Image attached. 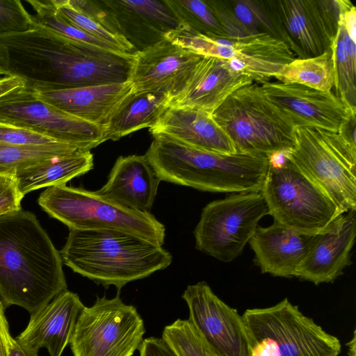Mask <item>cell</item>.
<instances>
[{
	"label": "cell",
	"instance_id": "obj_1",
	"mask_svg": "<svg viewBox=\"0 0 356 356\" xmlns=\"http://www.w3.org/2000/svg\"><path fill=\"white\" fill-rule=\"evenodd\" d=\"M136 56L64 37L37 24L0 35L6 76L33 91L57 90L130 81Z\"/></svg>",
	"mask_w": 356,
	"mask_h": 356
},
{
	"label": "cell",
	"instance_id": "obj_2",
	"mask_svg": "<svg viewBox=\"0 0 356 356\" xmlns=\"http://www.w3.org/2000/svg\"><path fill=\"white\" fill-rule=\"evenodd\" d=\"M60 252L31 212L0 216V296L31 314L67 289Z\"/></svg>",
	"mask_w": 356,
	"mask_h": 356
},
{
	"label": "cell",
	"instance_id": "obj_3",
	"mask_svg": "<svg viewBox=\"0 0 356 356\" xmlns=\"http://www.w3.org/2000/svg\"><path fill=\"white\" fill-rule=\"evenodd\" d=\"M145 156L160 181L217 193L260 191L270 156L198 149L163 135L154 136Z\"/></svg>",
	"mask_w": 356,
	"mask_h": 356
},
{
	"label": "cell",
	"instance_id": "obj_4",
	"mask_svg": "<svg viewBox=\"0 0 356 356\" xmlns=\"http://www.w3.org/2000/svg\"><path fill=\"white\" fill-rule=\"evenodd\" d=\"M60 252L74 273L119 293L127 283L168 267L171 254L163 246L126 232L70 229Z\"/></svg>",
	"mask_w": 356,
	"mask_h": 356
},
{
	"label": "cell",
	"instance_id": "obj_5",
	"mask_svg": "<svg viewBox=\"0 0 356 356\" xmlns=\"http://www.w3.org/2000/svg\"><path fill=\"white\" fill-rule=\"evenodd\" d=\"M211 115L236 152L271 156L293 147L295 126L255 82L232 92Z\"/></svg>",
	"mask_w": 356,
	"mask_h": 356
},
{
	"label": "cell",
	"instance_id": "obj_6",
	"mask_svg": "<svg viewBox=\"0 0 356 356\" xmlns=\"http://www.w3.org/2000/svg\"><path fill=\"white\" fill-rule=\"evenodd\" d=\"M270 156L261 189L274 222L308 234L325 229L342 214L327 194L289 159Z\"/></svg>",
	"mask_w": 356,
	"mask_h": 356
},
{
	"label": "cell",
	"instance_id": "obj_7",
	"mask_svg": "<svg viewBox=\"0 0 356 356\" xmlns=\"http://www.w3.org/2000/svg\"><path fill=\"white\" fill-rule=\"evenodd\" d=\"M252 356H338L339 339L304 315L287 298L242 314Z\"/></svg>",
	"mask_w": 356,
	"mask_h": 356
},
{
	"label": "cell",
	"instance_id": "obj_8",
	"mask_svg": "<svg viewBox=\"0 0 356 356\" xmlns=\"http://www.w3.org/2000/svg\"><path fill=\"white\" fill-rule=\"evenodd\" d=\"M39 205L69 229L118 230L134 234L163 246L165 227L154 215L134 211L110 201L96 191L55 186L39 196Z\"/></svg>",
	"mask_w": 356,
	"mask_h": 356
},
{
	"label": "cell",
	"instance_id": "obj_9",
	"mask_svg": "<svg viewBox=\"0 0 356 356\" xmlns=\"http://www.w3.org/2000/svg\"><path fill=\"white\" fill-rule=\"evenodd\" d=\"M289 159L318 184L342 213L356 209V145L340 132L295 127Z\"/></svg>",
	"mask_w": 356,
	"mask_h": 356
},
{
	"label": "cell",
	"instance_id": "obj_10",
	"mask_svg": "<svg viewBox=\"0 0 356 356\" xmlns=\"http://www.w3.org/2000/svg\"><path fill=\"white\" fill-rule=\"evenodd\" d=\"M165 39L199 55L223 59L232 70L261 85L296 58L284 41L267 33L233 38L180 29Z\"/></svg>",
	"mask_w": 356,
	"mask_h": 356
},
{
	"label": "cell",
	"instance_id": "obj_11",
	"mask_svg": "<svg viewBox=\"0 0 356 356\" xmlns=\"http://www.w3.org/2000/svg\"><path fill=\"white\" fill-rule=\"evenodd\" d=\"M145 332L136 308L118 293L111 299L97 296L93 305L84 307L69 345L73 356H132Z\"/></svg>",
	"mask_w": 356,
	"mask_h": 356
},
{
	"label": "cell",
	"instance_id": "obj_12",
	"mask_svg": "<svg viewBox=\"0 0 356 356\" xmlns=\"http://www.w3.org/2000/svg\"><path fill=\"white\" fill-rule=\"evenodd\" d=\"M268 214L261 191L232 194L207 204L194 229L195 248L223 262L241 254L257 227Z\"/></svg>",
	"mask_w": 356,
	"mask_h": 356
},
{
	"label": "cell",
	"instance_id": "obj_13",
	"mask_svg": "<svg viewBox=\"0 0 356 356\" xmlns=\"http://www.w3.org/2000/svg\"><path fill=\"white\" fill-rule=\"evenodd\" d=\"M77 10L93 18L111 33L124 38L140 51L184 29L166 0H71Z\"/></svg>",
	"mask_w": 356,
	"mask_h": 356
},
{
	"label": "cell",
	"instance_id": "obj_14",
	"mask_svg": "<svg viewBox=\"0 0 356 356\" xmlns=\"http://www.w3.org/2000/svg\"><path fill=\"white\" fill-rule=\"evenodd\" d=\"M0 122L88 150L106 141L105 128L43 102L24 86L0 97Z\"/></svg>",
	"mask_w": 356,
	"mask_h": 356
},
{
	"label": "cell",
	"instance_id": "obj_15",
	"mask_svg": "<svg viewBox=\"0 0 356 356\" xmlns=\"http://www.w3.org/2000/svg\"><path fill=\"white\" fill-rule=\"evenodd\" d=\"M283 40L296 58L322 55L331 48L347 0H274Z\"/></svg>",
	"mask_w": 356,
	"mask_h": 356
},
{
	"label": "cell",
	"instance_id": "obj_16",
	"mask_svg": "<svg viewBox=\"0 0 356 356\" xmlns=\"http://www.w3.org/2000/svg\"><path fill=\"white\" fill-rule=\"evenodd\" d=\"M181 298L189 310L188 320L220 356H252L242 315L220 299L206 282L188 285Z\"/></svg>",
	"mask_w": 356,
	"mask_h": 356
},
{
	"label": "cell",
	"instance_id": "obj_17",
	"mask_svg": "<svg viewBox=\"0 0 356 356\" xmlns=\"http://www.w3.org/2000/svg\"><path fill=\"white\" fill-rule=\"evenodd\" d=\"M135 56L130 79L134 92L162 93L171 99L184 90L203 57L166 39Z\"/></svg>",
	"mask_w": 356,
	"mask_h": 356
},
{
	"label": "cell",
	"instance_id": "obj_18",
	"mask_svg": "<svg viewBox=\"0 0 356 356\" xmlns=\"http://www.w3.org/2000/svg\"><path fill=\"white\" fill-rule=\"evenodd\" d=\"M261 86L295 127H314L337 133L350 115L356 114L333 91L279 81H268Z\"/></svg>",
	"mask_w": 356,
	"mask_h": 356
},
{
	"label": "cell",
	"instance_id": "obj_19",
	"mask_svg": "<svg viewBox=\"0 0 356 356\" xmlns=\"http://www.w3.org/2000/svg\"><path fill=\"white\" fill-rule=\"evenodd\" d=\"M335 218L317 233L309 252L294 277L318 285L333 282L350 264L356 235V209Z\"/></svg>",
	"mask_w": 356,
	"mask_h": 356
},
{
	"label": "cell",
	"instance_id": "obj_20",
	"mask_svg": "<svg viewBox=\"0 0 356 356\" xmlns=\"http://www.w3.org/2000/svg\"><path fill=\"white\" fill-rule=\"evenodd\" d=\"M84 307L76 293L66 289L31 314L16 340L33 350L46 348L50 356H61Z\"/></svg>",
	"mask_w": 356,
	"mask_h": 356
},
{
	"label": "cell",
	"instance_id": "obj_21",
	"mask_svg": "<svg viewBox=\"0 0 356 356\" xmlns=\"http://www.w3.org/2000/svg\"><path fill=\"white\" fill-rule=\"evenodd\" d=\"M317 233L308 234L274 222L257 226L249 243L254 253V263L262 273L292 277L309 252Z\"/></svg>",
	"mask_w": 356,
	"mask_h": 356
},
{
	"label": "cell",
	"instance_id": "obj_22",
	"mask_svg": "<svg viewBox=\"0 0 356 356\" xmlns=\"http://www.w3.org/2000/svg\"><path fill=\"white\" fill-rule=\"evenodd\" d=\"M253 82L232 70L225 60L203 56L186 86L170 100V106L212 113L232 92Z\"/></svg>",
	"mask_w": 356,
	"mask_h": 356
},
{
	"label": "cell",
	"instance_id": "obj_23",
	"mask_svg": "<svg viewBox=\"0 0 356 356\" xmlns=\"http://www.w3.org/2000/svg\"><path fill=\"white\" fill-rule=\"evenodd\" d=\"M188 146L219 154L236 153L234 145L211 113L189 108L169 106L149 129Z\"/></svg>",
	"mask_w": 356,
	"mask_h": 356
},
{
	"label": "cell",
	"instance_id": "obj_24",
	"mask_svg": "<svg viewBox=\"0 0 356 356\" xmlns=\"http://www.w3.org/2000/svg\"><path fill=\"white\" fill-rule=\"evenodd\" d=\"M33 92L39 99L62 111L106 129L113 114L134 89L128 81Z\"/></svg>",
	"mask_w": 356,
	"mask_h": 356
},
{
	"label": "cell",
	"instance_id": "obj_25",
	"mask_svg": "<svg viewBox=\"0 0 356 356\" xmlns=\"http://www.w3.org/2000/svg\"><path fill=\"white\" fill-rule=\"evenodd\" d=\"M160 181L145 154L121 156L96 193L128 209L150 213Z\"/></svg>",
	"mask_w": 356,
	"mask_h": 356
},
{
	"label": "cell",
	"instance_id": "obj_26",
	"mask_svg": "<svg viewBox=\"0 0 356 356\" xmlns=\"http://www.w3.org/2000/svg\"><path fill=\"white\" fill-rule=\"evenodd\" d=\"M225 37L270 34L283 40L273 1L207 0Z\"/></svg>",
	"mask_w": 356,
	"mask_h": 356
},
{
	"label": "cell",
	"instance_id": "obj_27",
	"mask_svg": "<svg viewBox=\"0 0 356 356\" xmlns=\"http://www.w3.org/2000/svg\"><path fill=\"white\" fill-rule=\"evenodd\" d=\"M93 154L78 149L71 154L18 169L15 172L20 192L25 194L42 188L65 185L72 179L93 168Z\"/></svg>",
	"mask_w": 356,
	"mask_h": 356
},
{
	"label": "cell",
	"instance_id": "obj_28",
	"mask_svg": "<svg viewBox=\"0 0 356 356\" xmlns=\"http://www.w3.org/2000/svg\"><path fill=\"white\" fill-rule=\"evenodd\" d=\"M170 99L162 93L131 92L110 118L104 132L106 141L117 140L140 129L150 128L170 106Z\"/></svg>",
	"mask_w": 356,
	"mask_h": 356
},
{
	"label": "cell",
	"instance_id": "obj_29",
	"mask_svg": "<svg viewBox=\"0 0 356 356\" xmlns=\"http://www.w3.org/2000/svg\"><path fill=\"white\" fill-rule=\"evenodd\" d=\"M331 49L334 73V93L351 111H356V41L348 34L341 15Z\"/></svg>",
	"mask_w": 356,
	"mask_h": 356
},
{
	"label": "cell",
	"instance_id": "obj_30",
	"mask_svg": "<svg viewBox=\"0 0 356 356\" xmlns=\"http://www.w3.org/2000/svg\"><path fill=\"white\" fill-rule=\"evenodd\" d=\"M273 77L283 83L299 84L324 92L332 91L334 73L332 49L318 56L296 58Z\"/></svg>",
	"mask_w": 356,
	"mask_h": 356
},
{
	"label": "cell",
	"instance_id": "obj_31",
	"mask_svg": "<svg viewBox=\"0 0 356 356\" xmlns=\"http://www.w3.org/2000/svg\"><path fill=\"white\" fill-rule=\"evenodd\" d=\"M76 150L78 149L75 147L63 143L47 145L0 143V173H15L18 169L71 154Z\"/></svg>",
	"mask_w": 356,
	"mask_h": 356
},
{
	"label": "cell",
	"instance_id": "obj_32",
	"mask_svg": "<svg viewBox=\"0 0 356 356\" xmlns=\"http://www.w3.org/2000/svg\"><path fill=\"white\" fill-rule=\"evenodd\" d=\"M184 29L204 35L225 36L207 0H166Z\"/></svg>",
	"mask_w": 356,
	"mask_h": 356
},
{
	"label": "cell",
	"instance_id": "obj_33",
	"mask_svg": "<svg viewBox=\"0 0 356 356\" xmlns=\"http://www.w3.org/2000/svg\"><path fill=\"white\" fill-rule=\"evenodd\" d=\"M161 338L177 356H220L188 319L166 325Z\"/></svg>",
	"mask_w": 356,
	"mask_h": 356
},
{
	"label": "cell",
	"instance_id": "obj_34",
	"mask_svg": "<svg viewBox=\"0 0 356 356\" xmlns=\"http://www.w3.org/2000/svg\"><path fill=\"white\" fill-rule=\"evenodd\" d=\"M27 2L35 11V15L33 16L35 24L70 39L123 52L115 46L97 39L67 22L57 15L53 0H28Z\"/></svg>",
	"mask_w": 356,
	"mask_h": 356
},
{
	"label": "cell",
	"instance_id": "obj_35",
	"mask_svg": "<svg viewBox=\"0 0 356 356\" xmlns=\"http://www.w3.org/2000/svg\"><path fill=\"white\" fill-rule=\"evenodd\" d=\"M58 16L86 33L111 44L124 53L134 54V47L122 37L111 33L93 18L75 8L69 0H53Z\"/></svg>",
	"mask_w": 356,
	"mask_h": 356
},
{
	"label": "cell",
	"instance_id": "obj_36",
	"mask_svg": "<svg viewBox=\"0 0 356 356\" xmlns=\"http://www.w3.org/2000/svg\"><path fill=\"white\" fill-rule=\"evenodd\" d=\"M35 26L19 0H0V35L26 31Z\"/></svg>",
	"mask_w": 356,
	"mask_h": 356
},
{
	"label": "cell",
	"instance_id": "obj_37",
	"mask_svg": "<svg viewBox=\"0 0 356 356\" xmlns=\"http://www.w3.org/2000/svg\"><path fill=\"white\" fill-rule=\"evenodd\" d=\"M60 143L38 133L0 122V143L14 145H47Z\"/></svg>",
	"mask_w": 356,
	"mask_h": 356
},
{
	"label": "cell",
	"instance_id": "obj_38",
	"mask_svg": "<svg viewBox=\"0 0 356 356\" xmlns=\"http://www.w3.org/2000/svg\"><path fill=\"white\" fill-rule=\"evenodd\" d=\"M24 196L18 188L15 173H0V216L22 209Z\"/></svg>",
	"mask_w": 356,
	"mask_h": 356
},
{
	"label": "cell",
	"instance_id": "obj_39",
	"mask_svg": "<svg viewBox=\"0 0 356 356\" xmlns=\"http://www.w3.org/2000/svg\"><path fill=\"white\" fill-rule=\"evenodd\" d=\"M140 356H177L162 338L143 339L139 348Z\"/></svg>",
	"mask_w": 356,
	"mask_h": 356
},
{
	"label": "cell",
	"instance_id": "obj_40",
	"mask_svg": "<svg viewBox=\"0 0 356 356\" xmlns=\"http://www.w3.org/2000/svg\"><path fill=\"white\" fill-rule=\"evenodd\" d=\"M4 309L5 307L0 300V356H9L13 338L9 331L8 322Z\"/></svg>",
	"mask_w": 356,
	"mask_h": 356
},
{
	"label": "cell",
	"instance_id": "obj_41",
	"mask_svg": "<svg viewBox=\"0 0 356 356\" xmlns=\"http://www.w3.org/2000/svg\"><path fill=\"white\" fill-rule=\"evenodd\" d=\"M24 85L21 79L13 76H6L0 79V97Z\"/></svg>",
	"mask_w": 356,
	"mask_h": 356
},
{
	"label": "cell",
	"instance_id": "obj_42",
	"mask_svg": "<svg viewBox=\"0 0 356 356\" xmlns=\"http://www.w3.org/2000/svg\"><path fill=\"white\" fill-rule=\"evenodd\" d=\"M9 356H39L38 352L33 350L16 340L13 339L10 348Z\"/></svg>",
	"mask_w": 356,
	"mask_h": 356
},
{
	"label": "cell",
	"instance_id": "obj_43",
	"mask_svg": "<svg viewBox=\"0 0 356 356\" xmlns=\"http://www.w3.org/2000/svg\"><path fill=\"white\" fill-rule=\"evenodd\" d=\"M355 341H356V337H355V330L353 332V336L352 339H350V341H349L346 343V346L348 347V356H355V350H356Z\"/></svg>",
	"mask_w": 356,
	"mask_h": 356
},
{
	"label": "cell",
	"instance_id": "obj_44",
	"mask_svg": "<svg viewBox=\"0 0 356 356\" xmlns=\"http://www.w3.org/2000/svg\"><path fill=\"white\" fill-rule=\"evenodd\" d=\"M4 74V72L1 67V65H0V75H3Z\"/></svg>",
	"mask_w": 356,
	"mask_h": 356
}]
</instances>
